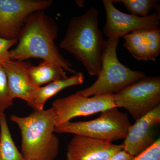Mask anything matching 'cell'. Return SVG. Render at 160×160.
Returning <instances> with one entry per match:
<instances>
[{
	"instance_id": "1",
	"label": "cell",
	"mask_w": 160,
	"mask_h": 160,
	"mask_svg": "<svg viewBox=\"0 0 160 160\" xmlns=\"http://www.w3.org/2000/svg\"><path fill=\"white\" fill-rule=\"evenodd\" d=\"M58 30L55 22L42 11L32 13L23 26L17 46L9 51L10 59L19 61L30 58L41 59L54 63L72 74L76 73L55 44Z\"/></svg>"
},
{
	"instance_id": "2",
	"label": "cell",
	"mask_w": 160,
	"mask_h": 160,
	"mask_svg": "<svg viewBox=\"0 0 160 160\" xmlns=\"http://www.w3.org/2000/svg\"><path fill=\"white\" fill-rule=\"evenodd\" d=\"M98 16L97 9L91 7L84 14L72 18L60 45L82 63L89 75L95 76L101 70L106 42L99 27Z\"/></svg>"
},
{
	"instance_id": "3",
	"label": "cell",
	"mask_w": 160,
	"mask_h": 160,
	"mask_svg": "<svg viewBox=\"0 0 160 160\" xmlns=\"http://www.w3.org/2000/svg\"><path fill=\"white\" fill-rule=\"evenodd\" d=\"M22 135V154L26 160H54L59 141L54 134L55 122L52 108L35 111L25 117L12 115Z\"/></svg>"
},
{
	"instance_id": "4",
	"label": "cell",
	"mask_w": 160,
	"mask_h": 160,
	"mask_svg": "<svg viewBox=\"0 0 160 160\" xmlns=\"http://www.w3.org/2000/svg\"><path fill=\"white\" fill-rule=\"evenodd\" d=\"M119 38H108L105 42L102 65L98 79L92 86L78 91L86 97L115 94L130 84L146 76L142 72L129 69L119 61L117 48Z\"/></svg>"
},
{
	"instance_id": "5",
	"label": "cell",
	"mask_w": 160,
	"mask_h": 160,
	"mask_svg": "<svg viewBox=\"0 0 160 160\" xmlns=\"http://www.w3.org/2000/svg\"><path fill=\"white\" fill-rule=\"evenodd\" d=\"M131 126L127 114L114 107L102 112L98 118L91 121L68 122L55 126L54 132L112 142L125 139Z\"/></svg>"
},
{
	"instance_id": "6",
	"label": "cell",
	"mask_w": 160,
	"mask_h": 160,
	"mask_svg": "<svg viewBox=\"0 0 160 160\" xmlns=\"http://www.w3.org/2000/svg\"><path fill=\"white\" fill-rule=\"evenodd\" d=\"M117 108H124L135 121L160 105V77H146L114 94Z\"/></svg>"
},
{
	"instance_id": "7",
	"label": "cell",
	"mask_w": 160,
	"mask_h": 160,
	"mask_svg": "<svg viewBox=\"0 0 160 160\" xmlns=\"http://www.w3.org/2000/svg\"><path fill=\"white\" fill-rule=\"evenodd\" d=\"M116 107L114 94L97 95L86 97L78 92L55 100L52 108L56 126L70 122L73 118L87 116Z\"/></svg>"
},
{
	"instance_id": "8",
	"label": "cell",
	"mask_w": 160,
	"mask_h": 160,
	"mask_svg": "<svg viewBox=\"0 0 160 160\" xmlns=\"http://www.w3.org/2000/svg\"><path fill=\"white\" fill-rule=\"evenodd\" d=\"M52 3L50 0H0V36L18 40L29 16Z\"/></svg>"
},
{
	"instance_id": "9",
	"label": "cell",
	"mask_w": 160,
	"mask_h": 160,
	"mask_svg": "<svg viewBox=\"0 0 160 160\" xmlns=\"http://www.w3.org/2000/svg\"><path fill=\"white\" fill-rule=\"evenodd\" d=\"M102 3L106 15L103 32L108 38L119 39L136 30L157 29L160 26L158 13L141 17L119 11L115 7L112 0H103Z\"/></svg>"
},
{
	"instance_id": "10",
	"label": "cell",
	"mask_w": 160,
	"mask_h": 160,
	"mask_svg": "<svg viewBox=\"0 0 160 160\" xmlns=\"http://www.w3.org/2000/svg\"><path fill=\"white\" fill-rule=\"evenodd\" d=\"M123 150L112 142L75 135L67 146V160H108Z\"/></svg>"
},
{
	"instance_id": "11",
	"label": "cell",
	"mask_w": 160,
	"mask_h": 160,
	"mask_svg": "<svg viewBox=\"0 0 160 160\" xmlns=\"http://www.w3.org/2000/svg\"><path fill=\"white\" fill-rule=\"evenodd\" d=\"M160 123V105L131 125L123 143V150L132 157L142 152L155 142L152 129Z\"/></svg>"
},
{
	"instance_id": "12",
	"label": "cell",
	"mask_w": 160,
	"mask_h": 160,
	"mask_svg": "<svg viewBox=\"0 0 160 160\" xmlns=\"http://www.w3.org/2000/svg\"><path fill=\"white\" fill-rule=\"evenodd\" d=\"M26 66V63L22 61L11 60L2 65L7 76L11 97L13 99L24 100L30 106L33 94L38 87L34 86L29 80Z\"/></svg>"
},
{
	"instance_id": "13",
	"label": "cell",
	"mask_w": 160,
	"mask_h": 160,
	"mask_svg": "<svg viewBox=\"0 0 160 160\" xmlns=\"http://www.w3.org/2000/svg\"><path fill=\"white\" fill-rule=\"evenodd\" d=\"M85 77L81 72H76L70 77L52 82L43 87H39L35 92L30 107L35 111L44 109L47 100L58 93L62 89L72 86L82 84Z\"/></svg>"
},
{
	"instance_id": "14",
	"label": "cell",
	"mask_w": 160,
	"mask_h": 160,
	"mask_svg": "<svg viewBox=\"0 0 160 160\" xmlns=\"http://www.w3.org/2000/svg\"><path fill=\"white\" fill-rule=\"evenodd\" d=\"M26 68L29 80L37 87L68 77L62 68L49 61H42L38 66L26 64Z\"/></svg>"
},
{
	"instance_id": "15",
	"label": "cell",
	"mask_w": 160,
	"mask_h": 160,
	"mask_svg": "<svg viewBox=\"0 0 160 160\" xmlns=\"http://www.w3.org/2000/svg\"><path fill=\"white\" fill-rule=\"evenodd\" d=\"M0 160H26L12 138L5 113H0Z\"/></svg>"
},
{
	"instance_id": "16",
	"label": "cell",
	"mask_w": 160,
	"mask_h": 160,
	"mask_svg": "<svg viewBox=\"0 0 160 160\" xmlns=\"http://www.w3.org/2000/svg\"><path fill=\"white\" fill-rule=\"evenodd\" d=\"M124 46L138 61H152L144 38L143 29L136 30L122 37Z\"/></svg>"
},
{
	"instance_id": "17",
	"label": "cell",
	"mask_w": 160,
	"mask_h": 160,
	"mask_svg": "<svg viewBox=\"0 0 160 160\" xmlns=\"http://www.w3.org/2000/svg\"><path fill=\"white\" fill-rule=\"evenodd\" d=\"M112 2L122 3L126 9L132 14L141 17H145L151 10L158 7L157 0H118Z\"/></svg>"
},
{
	"instance_id": "18",
	"label": "cell",
	"mask_w": 160,
	"mask_h": 160,
	"mask_svg": "<svg viewBox=\"0 0 160 160\" xmlns=\"http://www.w3.org/2000/svg\"><path fill=\"white\" fill-rule=\"evenodd\" d=\"M13 101L9 92L6 72L0 65V113H4L6 109L12 106Z\"/></svg>"
},
{
	"instance_id": "19",
	"label": "cell",
	"mask_w": 160,
	"mask_h": 160,
	"mask_svg": "<svg viewBox=\"0 0 160 160\" xmlns=\"http://www.w3.org/2000/svg\"><path fill=\"white\" fill-rule=\"evenodd\" d=\"M143 32L148 50L154 61L160 53V29H143Z\"/></svg>"
},
{
	"instance_id": "20",
	"label": "cell",
	"mask_w": 160,
	"mask_h": 160,
	"mask_svg": "<svg viewBox=\"0 0 160 160\" xmlns=\"http://www.w3.org/2000/svg\"><path fill=\"white\" fill-rule=\"evenodd\" d=\"M132 160H160V138L142 152L133 157Z\"/></svg>"
},
{
	"instance_id": "21",
	"label": "cell",
	"mask_w": 160,
	"mask_h": 160,
	"mask_svg": "<svg viewBox=\"0 0 160 160\" xmlns=\"http://www.w3.org/2000/svg\"><path fill=\"white\" fill-rule=\"evenodd\" d=\"M17 39H9L0 37V65L11 60L9 49L12 46L16 45Z\"/></svg>"
},
{
	"instance_id": "22",
	"label": "cell",
	"mask_w": 160,
	"mask_h": 160,
	"mask_svg": "<svg viewBox=\"0 0 160 160\" xmlns=\"http://www.w3.org/2000/svg\"><path fill=\"white\" fill-rule=\"evenodd\" d=\"M132 158L129 153L122 150L108 160H132Z\"/></svg>"
}]
</instances>
